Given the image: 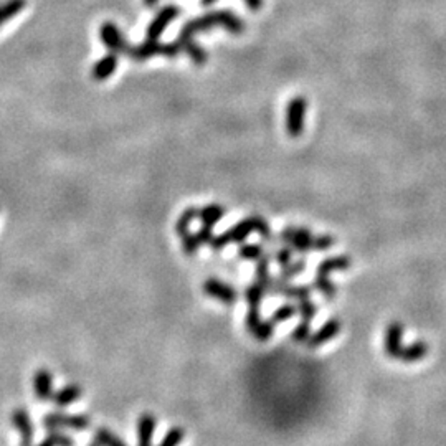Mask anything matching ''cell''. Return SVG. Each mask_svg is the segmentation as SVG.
Instances as JSON below:
<instances>
[{
	"label": "cell",
	"mask_w": 446,
	"mask_h": 446,
	"mask_svg": "<svg viewBox=\"0 0 446 446\" xmlns=\"http://www.w3.org/2000/svg\"><path fill=\"white\" fill-rule=\"evenodd\" d=\"M81 395V387L77 385V383H68V385L60 388L56 394H53V401H55V405H58V407H68V405L74 404Z\"/></svg>",
	"instance_id": "16"
},
{
	"label": "cell",
	"mask_w": 446,
	"mask_h": 446,
	"mask_svg": "<svg viewBox=\"0 0 446 446\" xmlns=\"http://www.w3.org/2000/svg\"><path fill=\"white\" fill-rule=\"evenodd\" d=\"M306 99L298 96V98L291 99L288 104V111H286V129L289 136L298 138L301 136L304 129V116H306Z\"/></svg>",
	"instance_id": "4"
},
{
	"label": "cell",
	"mask_w": 446,
	"mask_h": 446,
	"mask_svg": "<svg viewBox=\"0 0 446 446\" xmlns=\"http://www.w3.org/2000/svg\"><path fill=\"white\" fill-rule=\"evenodd\" d=\"M196 238H197L198 245H200V246L205 245V243H210V245H212V241H214V235H212V230H210V228H205V227L197 233Z\"/></svg>",
	"instance_id": "37"
},
{
	"label": "cell",
	"mask_w": 446,
	"mask_h": 446,
	"mask_svg": "<svg viewBox=\"0 0 446 446\" xmlns=\"http://www.w3.org/2000/svg\"><path fill=\"white\" fill-rule=\"evenodd\" d=\"M179 42V40H177ZM180 47H182V50H185L189 56H191V60L193 63L197 65H204L207 61V51L202 48L198 43L193 42V38L191 40H184V42H179Z\"/></svg>",
	"instance_id": "21"
},
{
	"label": "cell",
	"mask_w": 446,
	"mask_h": 446,
	"mask_svg": "<svg viewBox=\"0 0 446 446\" xmlns=\"http://www.w3.org/2000/svg\"><path fill=\"white\" fill-rule=\"evenodd\" d=\"M260 306H250L248 314H246V328H248L251 333H255L256 328L260 326Z\"/></svg>",
	"instance_id": "29"
},
{
	"label": "cell",
	"mask_w": 446,
	"mask_h": 446,
	"mask_svg": "<svg viewBox=\"0 0 446 446\" xmlns=\"http://www.w3.org/2000/svg\"><path fill=\"white\" fill-rule=\"evenodd\" d=\"M33 392L40 401H47L53 397V375L48 369H38L33 375Z\"/></svg>",
	"instance_id": "10"
},
{
	"label": "cell",
	"mask_w": 446,
	"mask_h": 446,
	"mask_svg": "<svg viewBox=\"0 0 446 446\" xmlns=\"http://www.w3.org/2000/svg\"><path fill=\"white\" fill-rule=\"evenodd\" d=\"M127 55H129L131 60L136 61H145L156 55H162L164 53V43H161L159 40H144L143 43L136 47L127 48Z\"/></svg>",
	"instance_id": "9"
},
{
	"label": "cell",
	"mask_w": 446,
	"mask_h": 446,
	"mask_svg": "<svg viewBox=\"0 0 446 446\" xmlns=\"http://www.w3.org/2000/svg\"><path fill=\"white\" fill-rule=\"evenodd\" d=\"M309 335H311V328H309V321H301V324L294 329L293 339L296 342H304L308 341Z\"/></svg>",
	"instance_id": "30"
},
{
	"label": "cell",
	"mask_w": 446,
	"mask_h": 446,
	"mask_svg": "<svg viewBox=\"0 0 446 446\" xmlns=\"http://www.w3.org/2000/svg\"><path fill=\"white\" fill-rule=\"evenodd\" d=\"M13 428L20 433V446H32L33 443V423L25 408H15L10 415Z\"/></svg>",
	"instance_id": "7"
},
{
	"label": "cell",
	"mask_w": 446,
	"mask_h": 446,
	"mask_svg": "<svg viewBox=\"0 0 446 446\" xmlns=\"http://www.w3.org/2000/svg\"><path fill=\"white\" fill-rule=\"evenodd\" d=\"M296 312H298V308L293 306V304H285V306L278 309V311L271 316V319L269 321H271L273 324H278V322H285V321H288L289 317H293Z\"/></svg>",
	"instance_id": "27"
},
{
	"label": "cell",
	"mask_w": 446,
	"mask_h": 446,
	"mask_svg": "<svg viewBox=\"0 0 446 446\" xmlns=\"http://www.w3.org/2000/svg\"><path fill=\"white\" fill-rule=\"evenodd\" d=\"M349 264H351V260H349L347 256H335V258L326 260V262H322L321 266L317 268V276L329 278L330 273L347 269Z\"/></svg>",
	"instance_id": "18"
},
{
	"label": "cell",
	"mask_w": 446,
	"mask_h": 446,
	"mask_svg": "<svg viewBox=\"0 0 446 446\" xmlns=\"http://www.w3.org/2000/svg\"><path fill=\"white\" fill-rule=\"evenodd\" d=\"M26 6V0H6L0 3V26L12 20L13 17L19 15Z\"/></svg>",
	"instance_id": "19"
},
{
	"label": "cell",
	"mask_w": 446,
	"mask_h": 446,
	"mask_svg": "<svg viewBox=\"0 0 446 446\" xmlns=\"http://www.w3.org/2000/svg\"><path fill=\"white\" fill-rule=\"evenodd\" d=\"M339 330H341V322H339V319H329L316 334L309 335L306 342L309 344V347L312 349L319 347L322 344L329 342L330 339H334L335 335L339 334Z\"/></svg>",
	"instance_id": "13"
},
{
	"label": "cell",
	"mask_w": 446,
	"mask_h": 446,
	"mask_svg": "<svg viewBox=\"0 0 446 446\" xmlns=\"http://www.w3.org/2000/svg\"><path fill=\"white\" fill-rule=\"evenodd\" d=\"M263 296H264V285H262V282L251 285L248 291H246V299H248L250 306H260Z\"/></svg>",
	"instance_id": "26"
},
{
	"label": "cell",
	"mask_w": 446,
	"mask_h": 446,
	"mask_svg": "<svg viewBox=\"0 0 446 446\" xmlns=\"http://www.w3.org/2000/svg\"><path fill=\"white\" fill-rule=\"evenodd\" d=\"M253 232H258L262 237H269L268 223L264 222L262 217L246 218L238 225H235V227L230 230V232L223 233V235H220L217 238H214L212 245H214L215 248H222V246L228 245V243L243 241L246 237L250 235V233H253Z\"/></svg>",
	"instance_id": "2"
},
{
	"label": "cell",
	"mask_w": 446,
	"mask_h": 446,
	"mask_svg": "<svg viewBox=\"0 0 446 446\" xmlns=\"http://www.w3.org/2000/svg\"><path fill=\"white\" fill-rule=\"evenodd\" d=\"M282 291H285L286 296L298 299V301L309 299V293H311V289L306 288V286H299V288H288V286H286V288Z\"/></svg>",
	"instance_id": "33"
},
{
	"label": "cell",
	"mask_w": 446,
	"mask_h": 446,
	"mask_svg": "<svg viewBox=\"0 0 446 446\" xmlns=\"http://www.w3.org/2000/svg\"><path fill=\"white\" fill-rule=\"evenodd\" d=\"M118 63H119V60H118L116 53L109 51L108 55H104L103 58L96 61L95 66H93L91 78L96 79V81H104V79L111 78L114 72H116Z\"/></svg>",
	"instance_id": "11"
},
{
	"label": "cell",
	"mask_w": 446,
	"mask_h": 446,
	"mask_svg": "<svg viewBox=\"0 0 446 446\" xmlns=\"http://www.w3.org/2000/svg\"><path fill=\"white\" fill-rule=\"evenodd\" d=\"M273 329H275V324L271 321H262L253 334L258 341H268L273 335Z\"/></svg>",
	"instance_id": "28"
},
{
	"label": "cell",
	"mask_w": 446,
	"mask_h": 446,
	"mask_svg": "<svg viewBox=\"0 0 446 446\" xmlns=\"http://www.w3.org/2000/svg\"><path fill=\"white\" fill-rule=\"evenodd\" d=\"M428 354V344L423 341H417L413 344H410L408 347H404L400 352V359L407 364H412V362H418L422 360L423 357H427Z\"/></svg>",
	"instance_id": "17"
},
{
	"label": "cell",
	"mask_w": 446,
	"mask_h": 446,
	"mask_svg": "<svg viewBox=\"0 0 446 446\" xmlns=\"http://www.w3.org/2000/svg\"><path fill=\"white\" fill-rule=\"evenodd\" d=\"M256 278H258V282L266 286L268 282V260H262L258 264V269H256Z\"/></svg>",
	"instance_id": "35"
},
{
	"label": "cell",
	"mask_w": 446,
	"mask_h": 446,
	"mask_svg": "<svg viewBox=\"0 0 446 446\" xmlns=\"http://www.w3.org/2000/svg\"><path fill=\"white\" fill-rule=\"evenodd\" d=\"M401 337H404V326L400 322H392L387 328L385 334V352L392 359L400 357L401 349H404V346H401Z\"/></svg>",
	"instance_id": "12"
},
{
	"label": "cell",
	"mask_w": 446,
	"mask_h": 446,
	"mask_svg": "<svg viewBox=\"0 0 446 446\" xmlns=\"http://www.w3.org/2000/svg\"><path fill=\"white\" fill-rule=\"evenodd\" d=\"M38 446H74V441L60 431H53Z\"/></svg>",
	"instance_id": "23"
},
{
	"label": "cell",
	"mask_w": 446,
	"mask_h": 446,
	"mask_svg": "<svg viewBox=\"0 0 446 446\" xmlns=\"http://www.w3.org/2000/svg\"><path fill=\"white\" fill-rule=\"evenodd\" d=\"M276 260H278V263H281V264H288V262L291 260V251L289 250H282L280 251V255L276 256Z\"/></svg>",
	"instance_id": "38"
},
{
	"label": "cell",
	"mask_w": 446,
	"mask_h": 446,
	"mask_svg": "<svg viewBox=\"0 0 446 446\" xmlns=\"http://www.w3.org/2000/svg\"><path fill=\"white\" fill-rule=\"evenodd\" d=\"M197 217H198V210H196V209L185 210L184 214L180 215V218L177 220V225H175V227H177V233L180 237H184L185 233H189V227H191L192 220L197 218Z\"/></svg>",
	"instance_id": "24"
},
{
	"label": "cell",
	"mask_w": 446,
	"mask_h": 446,
	"mask_svg": "<svg viewBox=\"0 0 446 446\" xmlns=\"http://www.w3.org/2000/svg\"><path fill=\"white\" fill-rule=\"evenodd\" d=\"M96 441H98L101 446H126L125 441L114 435L113 431L106 430V428H98V430H96Z\"/></svg>",
	"instance_id": "22"
},
{
	"label": "cell",
	"mask_w": 446,
	"mask_h": 446,
	"mask_svg": "<svg viewBox=\"0 0 446 446\" xmlns=\"http://www.w3.org/2000/svg\"><path fill=\"white\" fill-rule=\"evenodd\" d=\"M99 38H101V43L108 48L111 53H126L127 45L125 35H122L121 30H119V26L116 24H113V22H104L103 25H101L99 29Z\"/></svg>",
	"instance_id": "6"
},
{
	"label": "cell",
	"mask_w": 446,
	"mask_h": 446,
	"mask_svg": "<svg viewBox=\"0 0 446 446\" xmlns=\"http://www.w3.org/2000/svg\"><path fill=\"white\" fill-rule=\"evenodd\" d=\"M245 3H246V7L253 12L260 10V8L263 7V0H245Z\"/></svg>",
	"instance_id": "39"
},
{
	"label": "cell",
	"mask_w": 446,
	"mask_h": 446,
	"mask_svg": "<svg viewBox=\"0 0 446 446\" xmlns=\"http://www.w3.org/2000/svg\"><path fill=\"white\" fill-rule=\"evenodd\" d=\"M184 436H185L184 428L174 427V428H170L169 431H167L166 436H164V440H162L161 443H159V446H179L180 443H182Z\"/></svg>",
	"instance_id": "25"
},
{
	"label": "cell",
	"mask_w": 446,
	"mask_h": 446,
	"mask_svg": "<svg viewBox=\"0 0 446 446\" xmlns=\"http://www.w3.org/2000/svg\"><path fill=\"white\" fill-rule=\"evenodd\" d=\"M298 311L301 312V316H303L304 321H311L312 317L316 316L317 309H316L314 304L309 301V299H304V301H299V309H298Z\"/></svg>",
	"instance_id": "31"
},
{
	"label": "cell",
	"mask_w": 446,
	"mask_h": 446,
	"mask_svg": "<svg viewBox=\"0 0 446 446\" xmlns=\"http://www.w3.org/2000/svg\"><path fill=\"white\" fill-rule=\"evenodd\" d=\"M90 446H101V445H99V443H98V441H95V443H91V445H90Z\"/></svg>",
	"instance_id": "42"
},
{
	"label": "cell",
	"mask_w": 446,
	"mask_h": 446,
	"mask_svg": "<svg viewBox=\"0 0 446 446\" xmlns=\"http://www.w3.org/2000/svg\"><path fill=\"white\" fill-rule=\"evenodd\" d=\"M182 246H184L185 253H189V255H193L198 248H200V245H198L196 235H192L191 232L185 233V235L182 237Z\"/></svg>",
	"instance_id": "32"
},
{
	"label": "cell",
	"mask_w": 446,
	"mask_h": 446,
	"mask_svg": "<svg viewBox=\"0 0 446 446\" xmlns=\"http://www.w3.org/2000/svg\"><path fill=\"white\" fill-rule=\"evenodd\" d=\"M156 430V417L145 412L138 422V446H152V435Z\"/></svg>",
	"instance_id": "15"
},
{
	"label": "cell",
	"mask_w": 446,
	"mask_h": 446,
	"mask_svg": "<svg viewBox=\"0 0 446 446\" xmlns=\"http://www.w3.org/2000/svg\"><path fill=\"white\" fill-rule=\"evenodd\" d=\"M43 425H45L47 430H74V431H83L90 427V420L88 417H83V415H68V413H48L43 418Z\"/></svg>",
	"instance_id": "3"
},
{
	"label": "cell",
	"mask_w": 446,
	"mask_h": 446,
	"mask_svg": "<svg viewBox=\"0 0 446 446\" xmlns=\"http://www.w3.org/2000/svg\"><path fill=\"white\" fill-rule=\"evenodd\" d=\"M179 7L177 6H166L162 7L161 10L156 13V17H154L151 24L148 25V30H145V37L149 40H159L162 33H164V30L169 26L172 22L179 17Z\"/></svg>",
	"instance_id": "5"
},
{
	"label": "cell",
	"mask_w": 446,
	"mask_h": 446,
	"mask_svg": "<svg viewBox=\"0 0 446 446\" xmlns=\"http://www.w3.org/2000/svg\"><path fill=\"white\" fill-rule=\"evenodd\" d=\"M215 2H217V0H202V6L209 7V6H212V3H215Z\"/></svg>",
	"instance_id": "41"
},
{
	"label": "cell",
	"mask_w": 446,
	"mask_h": 446,
	"mask_svg": "<svg viewBox=\"0 0 446 446\" xmlns=\"http://www.w3.org/2000/svg\"><path fill=\"white\" fill-rule=\"evenodd\" d=\"M223 26L225 30H228L230 33L240 35L245 30V24L240 17H237L235 13L230 10H217L205 13V15L197 17V19L189 20L187 24L182 26L179 35V42H184V40H191L196 37L197 33L207 32V30L214 29V26Z\"/></svg>",
	"instance_id": "1"
},
{
	"label": "cell",
	"mask_w": 446,
	"mask_h": 446,
	"mask_svg": "<svg viewBox=\"0 0 446 446\" xmlns=\"http://www.w3.org/2000/svg\"><path fill=\"white\" fill-rule=\"evenodd\" d=\"M204 289L205 293L212 296V298L218 299V301L222 303H233L237 299V293L235 289L232 288V286L225 285V282L218 281V280H207L205 285H204Z\"/></svg>",
	"instance_id": "14"
},
{
	"label": "cell",
	"mask_w": 446,
	"mask_h": 446,
	"mask_svg": "<svg viewBox=\"0 0 446 446\" xmlns=\"http://www.w3.org/2000/svg\"><path fill=\"white\" fill-rule=\"evenodd\" d=\"M240 255L245 260H258L262 256V248L258 245H243Z\"/></svg>",
	"instance_id": "34"
},
{
	"label": "cell",
	"mask_w": 446,
	"mask_h": 446,
	"mask_svg": "<svg viewBox=\"0 0 446 446\" xmlns=\"http://www.w3.org/2000/svg\"><path fill=\"white\" fill-rule=\"evenodd\" d=\"M198 217L205 228H214L215 223L220 222L223 217V209L220 205H207L205 209L198 210Z\"/></svg>",
	"instance_id": "20"
},
{
	"label": "cell",
	"mask_w": 446,
	"mask_h": 446,
	"mask_svg": "<svg viewBox=\"0 0 446 446\" xmlns=\"http://www.w3.org/2000/svg\"><path fill=\"white\" fill-rule=\"evenodd\" d=\"M144 2V6L145 7H149V8H152V7H156L159 2H161V0H143Z\"/></svg>",
	"instance_id": "40"
},
{
	"label": "cell",
	"mask_w": 446,
	"mask_h": 446,
	"mask_svg": "<svg viewBox=\"0 0 446 446\" xmlns=\"http://www.w3.org/2000/svg\"><path fill=\"white\" fill-rule=\"evenodd\" d=\"M304 268V263H296V264H291V266H286L282 269V280H288V278H293L298 275V273H301Z\"/></svg>",
	"instance_id": "36"
},
{
	"label": "cell",
	"mask_w": 446,
	"mask_h": 446,
	"mask_svg": "<svg viewBox=\"0 0 446 446\" xmlns=\"http://www.w3.org/2000/svg\"><path fill=\"white\" fill-rule=\"evenodd\" d=\"M282 238L291 243V246L299 251L316 248V238L306 228H286L282 232Z\"/></svg>",
	"instance_id": "8"
}]
</instances>
